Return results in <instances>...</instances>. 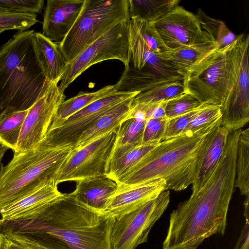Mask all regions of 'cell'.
<instances>
[{"label":"cell","instance_id":"obj_37","mask_svg":"<svg viewBox=\"0 0 249 249\" xmlns=\"http://www.w3.org/2000/svg\"><path fill=\"white\" fill-rule=\"evenodd\" d=\"M205 106L198 107L177 117L167 119L165 133L162 141L181 135L189 123Z\"/></svg>","mask_w":249,"mask_h":249},{"label":"cell","instance_id":"obj_22","mask_svg":"<svg viewBox=\"0 0 249 249\" xmlns=\"http://www.w3.org/2000/svg\"><path fill=\"white\" fill-rule=\"evenodd\" d=\"M117 187L115 181L105 177H97L76 181L75 189L72 194L85 204L103 211L108 198Z\"/></svg>","mask_w":249,"mask_h":249},{"label":"cell","instance_id":"obj_26","mask_svg":"<svg viewBox=\"0 0 249 249\" xmlns=\"http://www.w3.org/2000/svg\"><path fill=\"white\" fill-rule=\"evenodd\" d=\"M116 91L114 85L105 86L94 92L80 91L77 95L65 100L60 104L49 129L59 125L71 116L92 103Z\"/></svg>","mask_w":249,"mask_h":249},{"label":"cell","instance_id":"obj_20","mask_svg":"<svg viewBox=\"0 0 249 249\" xmlns=\"http://www.w3.org/2000/svg\"><path fill=\"white\" fill-rule=\"evenodd\" d=\"M146 121L142 112L130 109L127 119L121 124L117 130L116 141L108 165L131 149L142 143Z\"/></svg>","mask_w":249,"mask_h":249},{"label":"cell","instance_id":"obj_7","mask_svg":"<svg viewBox=\"0 0 249 249\" xmlns=\"http://www.w3.org/2000/svg\"><path fill=\"white\" fill-rule=\"evenodd\" d=\"M128 0H85L74 25L59 48L67 63L121 21L129 22Z\"/></svg>","mask_w":249,"mask_h":249},{"label":"cell","instance_id":"obj_11","mask_svg":"<svg viewBox=\"0 0 249 249\" xmlns=\"http://www.w3.org/2000/svg\"><path fill=\"white\" fill-rule=\"evenodd\" d=\"M141 92L116 91L77 112L59 125L49 129L42 140L52 147L75 146L82 134L103 115Z\"/></svg>","mask_w":249,"mask_h":249},{"label":"cell","instance_id":"obj_33","mask_svg":"<svg viewBox=\"0 0 249 249\" xmlns=\"http://www.w3.org/2000/svg\"><path fill=\"white\" fill-rule=\"evenodd\" d=\"M197 15L200 20L202 29L213 37L220 49L230 45L238 37V36L231 32L223 21L208 17L203 11H198Z\"/></svg>","mask_w":249,"mask_h":249},{"label":"cell","instance_id":"obj_17","mask_svg":"<svg viewBox=\"0 0 249 249\" xmlns=\"http://www.w3.org/2000/svg\"><path fill=\"white\" fill-rule=\"evenodd\" d=\"M85 0H48L44 10L43 34L59 44L77 19Z\"/></svg>","mask_w":249,"mask_h":249},{"label":"cell","instance_id":"obj_43","mask_svg":"<svg viewBox=\"0 0 249 249\" xmlns=\"http://www.w3.org/2000/svg\"><path fill=\"white\" fill-rule=\"evenodd\" d=\"M22 242L26 243L27 245H28L29 246H30L32 249H45L44 248H41L38 246H37L36 245H35V244H31V243H27V242H24V241H22Z\"/></svg>","mask_w":249,"mask_h":249},{"label":"cell","instance_id":"obj_40","mask_svg":"<svg viewBox=\"0 0 249 249\" xmlns=\"http://www.w3.org/2000/svg\"><path fill=\"white\" fill-rule=\"evenodd\" d=\"M0 249H32L24 242L1 233Z\"/></svg>","mask_w":249,"mask_h":249},{"label":"cell","instance_id":"obj_41","mask_svg":"<svg viewBox=\"0 0 249 249\" xmlns=\"http://www.w3.org/2000/svg\"><path fill=\"white\" fill-rule=\"evenodd\" d=\"M245 223L233 249H249V217H246Z\"/></svg>","mask_w":249,"mask_h":249},{"label":"cell","instance_id":"obj_5","mask_svg":"<svg viewBox=\"0 0 249 249\" xmlns=\"http://www.w3.org/2000/svg\"><path fill=\"white\" fill-rule=\"evenodd\" d=\"M71 146L52 147L40 141L33 149L14 155L0 175V211L55 178Z\"/></svg>","mask_w":249,"mask_h":249},{"label":"cell","instance_id":"obj_1","mask_svg":"<svg viewBox=\"0 0 249 249\" xmlns=\"http://www.w3.org/2000/svg\"><path fill=\"white\" fill-rule=\"evenodd\" d=\"M114 220L72 193L62 194L17 217L1 219L0 232L45 249H111Z\"/></svg>","mask_w":249,"mask_h":249},{"label":"cell","instance_id":"obj_36","mask_svg":"<svg viewBox=\"0 0 249 249\" xmlns=\"http://www.w3.org/2000/svg\"><path fill=\"white\" fill-rule=\"evenodd\" d=\"M202 105L190 93L183 94L168 100L165 107V116L167 119L185 114Z\"/></svg>","mask_w":249,"mask_h":249},{"label":"cell","instance_id":"obj_29","mask_svg":"<svg viewBox=\"0 0 249 249\" xmlns=\"http://www.w3.org/2000/svg\"><path fill=\"white\" fill-rule=\"evenodd\" d=\"M236 175L234 186L241 195L249 194V128L241 131L237 148Z\"/></svg>","mask_w":249,"mask_h":249},{"label":"cell","instance_id":"obj_19","mask_svg":"<svg viewBox=\"0 0 249 249\" xmlns=\"http://www.w3.org/2000/svg\"><path fill=\"white\" fill-rule=\"evenodd\" d=\"M129 45L130 60L134 68L148 70L163 77L183 81V77L163 59L161 54L152 50L130 24Z\"/></svg>","mask_w":249,"mask_h":249},{"label":"cell","instance_id":"obj_24","mask_svg":"<svg viewBox=\"0 0 249 249\" xmlns=\"http://www.w3.org/2000/svg\"><path fill=\"white\" fill-rule=\"evenodd\" d=\"M178 79L163 77L151 71L134 68L130 64L125 67L118 81L114 85L116 91L141 92Z\"/></svg>","mask_w":249,"mask_h":249},{"label":"cell","instance_id":"obj_8","mask_svg":"<svg viewBox=\"0 0 249 249\" xmlns=\"http://www.w3.org/2000/svg\"><path fill=\"white\" fill-rule=\"evenodd\" d=\"M117 59L124 66L131 62L129 45V22L121 21L90 44L67 63L58 86L61 92L93 65Z\"/></svg>","mask_w":249,"mask_h":249},{"label":"cell","instance_id":"obj_18","mask_svg":"<svg viewBox=\"0 0 249 249\" xmlns=\"http://www.w3.org/2000/svg\"><path fill=\"white\" fill-rule=\"evenodd\" d=\"M220 49L213 37L203 30L193 45L170 50L162 54L183 78L189 72L212 57Z\"/></svg>","mask_w":249,"mask_h":249},{"label":"cell","instance_id":"obj_10","mask_svg":"<svg viewBox=\"0 0 249 249\" xmlns=\"http://www.w3.org/2000/svg\"><path fill=\"white\" fill-rule=\"evenodd\" d=\"M117 132L111 131L87 145L73 148L59 169L55 182L105 177Z\"/></svg>","mask_w":249,"mask_h":249},{"label":"cell","instance_id":"obj_14","mask_svg":"<svg viewBox=\"0 0 249 249\" xmlns=\"http://www.w3.org/2000/svg\"><path fill=\"white\" fill-rule=\"evenodd\" d=\"M153 24L169 50L193 45L203 33L198 16L179 5Z\"/></svg>","mask_w":249,"mask_h":249},{"label":"cell","instance_id":"obj_32","mask_svg":"<svg viewBox=\"0 0 249 249\" xmlns=\"http://www.w3.org/2000/svg\"><path fill=\"white\" fill-rule=\"evenodd\" d=\"M222 116L219 106L205 105L187 125L182 134L186 132L207 134L221 123Z\"/></svg>","mask_w":249,"mask_h":249},{"label":"cell","instance_id":"obj_39","mask_svg":"<svg viewBox=\"0 0 249 249\" xmlns=\"http://www.w3.org/2000/svg\"><path fill=\"white\" fill-rule=\"evenodd\" d=\"M167 118H150L147 120L142 138V143L158 144L163 138Z\"/></svg>","mask_w":249,"mask_h":249},{"label":"cell","instance_id":"obj_15","mask_svg":"<svg viewBox=\"0 0 249 249\" xmlns=\"http://www.w3.org/2000/svg\"><path fill=\"white\" fill-rule=\"evenodd\" d=\"M166 190V182L162 179L134 186L117 185L103 211L113 215L115 219H119L156 198Z\"/></svg>","mask_w":249,"mask_h":249},{"label":"cell","instance_id":"obj_12","mask_svg":"<svg viewBox=\"0 0 249 249\" xmlns=\"http://www.w3.org/2000/svg\"><path fill=\"white\" fill-rule=\"evenodd\" d=\"M65 97L58 84L50 82L44 94L29 109L14 155L33 149L44 139Z\"/></svg>","mask_w":249,"mask_h":249},{"label":"cell","instance_id":"obj_23","mask_svg":"<svg viewBox=\"0 0 249 249\" xmlns=\"http://www.w3.org/2000/svg\"><path fill=\"white\" fill-rule=\"evenodd\" d=\"M134 98L122 102L100 117L82 134L73 148L85 146L110 131L117 132L129 115Z\"/></svg>","mask_w":249,"mask_h":249},{"label":"cell","instance_id":"obj_9","mask_svg":"<svg viewBox=\"0 0 249 249\" xmlns=\"http://www.w3.org/2000/svg\"><path fill=\"white\" fill-rule=\"evenodd\" d=\"M170 191L162 192L157 197L138 209L115 219L110 234L111 249H136L145 243L149 232L167 209Z\"/></svg>","mask_w":249,"mask_h":249},{"label":"cell","instance_id":"obj_38","mask_svg":"<svg viewBox=\"0 0 249 249\" xmlns=\"http://www.w3.org/2000/svg\"><path fill=\"white\" fill-rule=\"evenodd\" d=\"M43 0H0V9L16 13H41Z\"/></svg>","mask_w":249,"mask_h":249},{"label":"cell","instance_id":"obj_35","mask_svg":"<svg viewBox=\"0 0 249 249\" xmlns=\"http://www.w3.org/2000/svg\"><path fill=\"white\" fill-rule=\"evenodd\" d=\"M37 14L16 13L0 9V31L28 30L37 22Z\"/></svg>","mask_w":249,"mask_h":249},{"label":"cell","instance_id":"obj_3","mask_svg":"<svg viewBox=\"0 0 249 249\" xmlns=\"http://www.w3.org/2000/svg\"><path fill=\"white\" fill-rule=\"evenodd\" d=\"M35 32L18 31L0 47V115L29 109L51 82L38 59Z\"/></svg>","mask_w":249,"mask_h":249},{"label":"cell","instance_id":"obj_45","mask_svg":"<svg viewBox=\"0 0 249 249\" xmlns=\"http://www.w3.org/2000/svg\"><path fill=\"white\" fill-rule=\"evenodd\" d=\"M2 32H3V31H0V34Z\"/></svg>","mask_w":249,"mask_h":249},{"label":"cell","instance_id":"obj_25","mask_svg":"<svg viewBox=\"0 0 249 249\" xmlns=\"http://www.w3.org/2000/svg\"><path fill=\"white\" fill-rule=\"evenodd\" d=\"M62 194L54 181L44 184L0 211L2 220L12 219L35 209Z\"/></svg>","mask_w":249,"mask_h":249},{"label":"cell","instance_id":"obj_13","mask_svg":"<svg viewBox=\"0 0 249 249\" xmlns=\"http://www.w3.org/2000/svg\"><path fill=\"white\" fill-rule=\"evenodd\" d=\"M249 36H245L241 48L239 74L223 105L221 125L229 131L241 129L249 121Z\"/></svg>","mask_w":249,"mask_h":249},{"label":"cell","instance_id":"obj_21","mask_svg":"<svg viewBox=\"0 0 249 249\" xmlns=\"http://www.w3.org/2000/svg\"><path fill=\"white\" fill-rule=\"evenodd\" d=\"M34 39L38 59L45 76L50 82L58 84L67 63L59 48L58 44L43 34L36 32Z\"/></svg>","mask_w":249,"mask_h":249},{"label":"cell","instance_id":"obj_31","mask_svg":"<svg viewBox=\"0 0 249 249\" xmlns=\"http://www.w3.org/2000/svg\"><path fill=\"white\" fill-rule=\"evenodd\" d=\"M183 93L182 81H173L140 92L134 98L132 104H148L168 101Z\"/></svg>","mask_w":249,"mask_h":249},{"label":"cell","instance_id":"obj_6","mask_svg":"<svg viewBox=\"0 0 249 249\" xmlns=\"http://www.w3.org/2000/svg\"><path fill=\"white\" fill-rule=\"evenodd\" d=\"M245 36H238L233 43L188 73L182 81L184 92L192 95L201 105L221 107L237 79Z\"/></svg>","mask_w":249,"mask_h":249},{"label":"cell","instance_id":"obj_28","mask_svg":"<svg viewBox=\"0 0 249 249\" xmlns=\"http://www.w3.org/2000/svg\"><path fill=\"white\" fill-rule=\"evenodd\" d=\"M157 145L154 143H142L131 149L108 165L106 177L116 182Z\"/></svg>","mask_w":249,"mask_h":249},{"label":"cell","instance_id":"obj_30","mask_svg":"<svg viewBox=\"0 0 249 249\" xmlns=\"http://www.w3.org/2000/svg\"><path fill=\"white\" fill-rule=\"evenodd\" d=\"M29 109L0 115V143L14 151Z\"/></svg>","mask_w":249,"mask_h":249},{"label":"cell","instance_id":"obj_34","mask_svg":"<svg viewBox=\"0 0 249 249\" xmlns=\"http://www.w3.org/2000/svg\"><path fill=\"white\" fill-rule=\"evenodd\" d=\"M129 24L134 27L143 40L157 53L162 55L169 50L161 41L153 23L135 17L130 18Z\"/></svg>","mask_w":249,"mask_h":249},{"label":"cell","instance_id":"obj_4","mask_svg":"<svg viewBox=\"0 0 249 249\" xmlns=\"http://www.w3.org/2000/svg\"><path fill=\"white\" fill-rule=\"evenodd\" d=\"M206 134L186 132L160 142L116 184L134 186L162 179L167 190L185 189L193 182L197 154Z\"/></svg>","mask_w":249,"mask_h":249},{"label":"cell","instance_id":"obj_27","mask_svg":"<svg viewBox=\"0 0 249 249\" xmlns=\"http://www.w3.org/2000/svg\"><path fill=\"white\" fill-rule=\"evenodd\" d=\"M130 18L155 22L178 5V0H128Z\"/></svg>","mask_w":249,"mask_h":249},{"label":"cell","instance_id":"obj_42","mask_svg":"<svg viewBox=\"0 0 249 249\" xmlns=\"http://www.w3.org/2000/svg\"><path fill=\"white\" fill-rule=\"evenodd\" d=\"M8 149V148L0 143V175L3 166L2 163V160L5 154Z\"/></svg>","mask_w":249,"mask_h":249},{"label":"cell","instance_id":"obj_16","mask_svg":"<svg viewBox=\"0 0 249 249\" xmlns=\"http://www.w3.org/2000/svg\"><path fill=\"white\" fill-rule=\"evenodd\" d=\"M229 133L219 123L204 137L197 156L192 192L201 188L216 169L226 147Z\"/></svg>","mask_w":249,"mask_h":249},{"label":"cell","instance_id":"obj_2","mask_svg":"<svg viewBox=\"0 0 249 249\" xmlns=\"http://www.w3.org/2000/svg\"><path fill=\"white\" fill-rule=\"evenodd\" d=\"M241 130L229 133L221 159L212 176L171 213L162 249H196L213 235L224 234L234 191Z\"/></svg>","mask_w":249,"mask_h":249},{"label":"cell","instance_id":"obj_44","mask_svg":"<svg viewBox=\"0 0 249 249\" xmlns=\"http://www.w3.org/2000/svg\"><path fill=\"white\" fill-rule=\"evenodd\" d=\"M0 227H1V219H0V235H1Z\"/></svg>","mask_w":249,"mask_h":249}]
</instances>
